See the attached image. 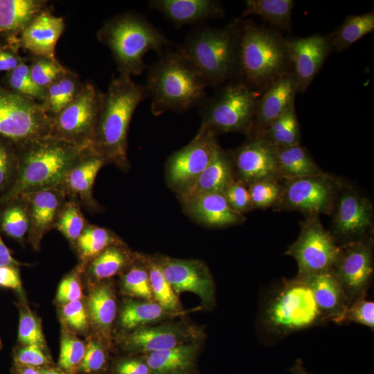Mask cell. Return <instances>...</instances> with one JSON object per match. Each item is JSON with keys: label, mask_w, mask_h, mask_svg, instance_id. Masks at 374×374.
Wrapping results in <instances>:
<instances>
[{"label": "cell", "mask_w": 374, "mask_h": 374, "mask_svg": "<svg viewBox=\"0 0 374 374\" xmlns=\"http://www.w3.org/2000/svg\"><path fill=\"white\" fill-rule=\"evenodd\" d=\"M148 97L144 85L134 82L131 76L120 73L112 79L90 145L107 163L127 168L130 124L135 109Z\"/></svg>", "instance_id": "obj_1"}, {"label": "cell", "mask_w": 374, "mask_h": 374, "mask_svg": "<svg viewBox=\"0 0 374 374\" xmlns=\"http://www.w3.org/2000/svg\"><path fill=\"white\" fill-rule=\"evenodd\" d=\"M143 85L152 99L151 112L154 116L199 107L208 98V84L179 48L160 55L148 68Z\"/></svg>", "instance_id": "obj_2"}, {"label": "cell", "mask_w": 374, "mask_h": 374, "mask_svg": "<svg viewBox=\"0 0 374 374\" xmlns=\"http://www.w3.org/2000/svg\"><path fill=\"white\" fill-rule=\"evenodd\" d=\"M19 166L13 186L0 204L27 193L58 188L66 172L90 146L79 145L51 135L17 144Z\"/></svg>", "instance_id": "obj_3"}, {"label": "cell", "mask_w": 374, "mask_h": 374, "mask_svg": "<svg viewBox=\"0 0 374 374\" xmlns=\"http://www.w3.org/2000/svg\"><path fill=\"white\" fill-rule=\"evenodd\" d=\"M292 73L287 39L272 28L241 19L238 44V79L262 91Z\"/></svg>", "instance_id": "obj_4"}, {"label": "cell", "mask_w": 374, "mask_h": 374, "mask_svg": "<svg viewBox=\"0 0 374 374\" xmlns=\"http://www.w3.org/2000/svg\"><path fill=\"white\" fill-rule=\"evenodd\" d=\"M240 22L238 19L222 28L197 27L179 47L208 87H220L237 78Z\"/></svg>", "instance_id": "obj_5"}, {"label": "cell", "mask_w": 374, "mask_h": 374, "mask_svg": "<svg viewBox=\"0 0 374 374\" xmlns=\"http://www.w3.org/2000/svg\"><path fill=\"white\" fill-rule=\"evenodd\" d=\"M98 39L111 51L120 73L139 75L146 68L145 55L163 53L170 44L166 37L145 17L134 12L114 16L97 33Z\"/></svg>", "instance_id": "obj_6"}, {"label": "cell", "mask_w": 374, "mask_h": 374, "mask_svg": "<svg viewBox=\"0 0 374 374\" xmlns=\"http://www.w3.org/2000/svg\"><path fill=\"white\" fill-rule=\"evenodd\" d=\"M261 93L238 79L229 80L199 107L200 128L215 134L240 132L249 135Z\"/></svg>", "instance_id": "obj_7"}, {"label": "cell", "mask_w": 374, "mask_h": 374, "mask_svg": "<svg viewBox=\"0 0 374 374\" xmlns=\"http://www.w3.org/2000/svg\"><path fill=\"white\" fill-rule=\"evenodd\" d=\"M267 326L274 332L288 334L315 326L323 319L311 289L301 277L285 281L268 305Z\"/></svg>", "instance_id": "obj_8"}, {"label": "cell", "mask_w": 374, "mask_h": 374, "mask_svg": "<svg viewBox=\"0 0 374 374\" xmlns=\"http://www.w3.org/2000/svg\"><path fill=\"white\" fill-rule=\"evenodd\" d=\"M52 118L42 104L0 84V136L15 143L50 135Z\"/></svg>", "instance_id": "obj_9"}, {"label": "cell", "mask_w": 374, "mask_h": 374, "mask_svg": "<svg viewBox=\"0 0 374 374\" xmlns=\"http://www.w3.org/2000/svg\"><path fill=\"white\" fill-rule=\"evenodd\" d=\"M104 93L93 83L83 82L76 97L52 118L51 136L90 146Z\"/></svg>", "instance_id": "obj_10"}, {"label": "cell", "mask_w": 374, "mask_h": 374, "mask_svg": "<svg viewBox=\"0 0 374 374\" xmlns=\"http://www.w3.org/2000/svg\"><path fill=\"white\" fill-rule=\"evenodd\" d=\"M339 251L340 246L325 229L318 215H308L301 223L298 238L285 254L296 260L298 275L306 276L333 268Z\"/></svg>", "instance_id": "obj_11"}, {"label": "cell", "mask_w": 374, "mask_h": 374, "mask_svg": "<svg viewBox=\"0 0 374 374\" xmlns=\"http://www.w3.org/2000/svg\"><path fill=\"white\" fill-rule=\"evenodd\" d=\"M275 208L294 210L308 215L330 214L341 184L328 174L285 179Z\"/></svg>", "instance_id": "obj_12"}, {"label": "cell", "mask_w": 374, "mask_h": 374, "mask_svg": "<svg viewBox=\"0 0 374 374\" xmlns=\"http://www.w3.org/2000/svg\"><path fill=\"white\" fill-rule=\"evenodd\" d=\"M202 328L184 321H165L139 328L122 338L127 350L139 355L172 348L203 340Z\"/></svg>", "instance_id": "obj_13"}, {"label": "cell", "mask_w": 374, "mask_h": 374, "mask_svg": "<svg viewBox=\"0 0 374 374\" xmlns=\"http://www.w3.org/2000/svg\"><path fill=\"white\" fill-rule=\"evenodd\" d=\"M333 269L350 303L366 295L373 272L371 240L363 238L340 246Z\"/></svg>", "instance_id": "obj_14"}, {"label": "cell", "mask_w": 374, "mask_h": 374, "mask_svg": "<svg viewBox=\"0 0 374 374\" xmlns=\"http://www.w3.org/2000/svg\"><path fill=\"white\" fill-rule=\"evenodd\" d=\"M163 272L175 293L185 292L199 297L202 308H213L215 300V284L209 269L200 260L157 257Z\"/></svg>", "instance_id": "obj_15"}, {"label": "cell", "mask_w": 374, "mask_h": 374, "mask_svg": "<svg viewBox=\"0 0 374 374\" xmlns=\"http://www.w3.org/2000/svg\"><path fill=\"white\" fill-rule=\"evenodd\" d=\"M248 136L245 143L229 153L236 179L247 186L265 179L283 181L277 162L276 148L260 135Z\"/></svg>", "instance_id": "obj_16"}, {"label": "cell", "mask_w": 374, "mask_h": 374, "mask_svg": "<svg viewBox=\"0 0 374 374\" xmlns=\"http://www.w3.org/2000/svg\"><path fill=\"white\" fill-rule=\"evenodd\" d=\"M213 132L199 128L194 139L173 153L168 165L170 184L179 190L191 183L211 161L217 142Z\"/></svg>", "instance_id": "obj_17"}, {"label": "cell", "mask_w": 374, "mask_h": 374, "mask_svg": "<svg viewBox=\"0 0 374 374\" xmlns=\"http://www.w3.org/2000/svg\"><path fill=\"white\" fill-rule=\"evenodd\" d=\"M297 93L304 92L332 51L328 35L287 39Z\"/></svg>", "instance_id": "obj_18"}, {"label": "cell", "mask_w": 374, "mask_h": 374, "mask_svg": "<svg viewBox=\"0 0 374 374\" xmlns=\"http://www.w3.org/2000/svg\"><path fill=\"white\" fill-rule=\"evenodd\" d=\"M337 203L332 224L333 233L349 242L363 239L373 226V210L370 200L347 188L341 192Z\"/></svg>", "instance_id": "obj_19"}, {"label": "cell", "mask_w": 374, "mask_h": 374, "mask_svg": "<svg viewBox=\"0 0 374 374\" xmlns=\"http://www.w3.org/2000/svg\"><path fill=\"white\" fill-rule=\"evenodd\" d=\"M22 196L26 203L29 217L28 240L37 249L43 236L55 228L59 213L67 199L60 188H49Z\"/></svg>", "instance_id": "obj_20"}, {"label": "cell", "mask_w": 374, "mask_h": 374, "mask_svg": "<svg viewBox=\"0 0 374 374\" xmlns=\"http://www.w3.org/2000/svg\"><path fill=\"white\" fill-rule=\"evenodd\" d=\"M105 164L103 158L88 148L68 170L58 188L87 209L96 210L98 204L93 196V186L99 170Z\"/></svg>", "instance_id": "obj_21"}, {"label": "cell", "mask_w": 374, "mask_h": 374, "mask_svg": "<svg viewBox=\"0 0 374 374\" xmlns=\"http://www.w3.org/2000/svg\"><path fill=\"white\" fill-rule=\"evenodd\" d=\"M297 276L311 289L323 321L337 324L345 321L350 303L333 268L317 274Z\"/></svg>", "instance_id": "obj_22"}, {"label": "cell", "mask_w": 374, "mask_h": 374, "mask_svg": "<svg viewBox=\"0 0 374 374\" xmlns=\"http://www.w3.org/2000/svg\"><path fill=\"white\" fill-rule=\"evenodd\" d=\"M65 28L62 17L55 16L46 8L24 29L18 38L19 48L33 56L56 60V44Z\"/></svg>", "instance_id": "obj_23"}, {"label": "cell", "mask_w": 374, "mask_h": 374, "mask_svg": "<svg viewBox=\"0 0 374 374\" xmlns=\"http://www.w3.org/2000/svg\"><path fill=\"white\" fill-rule=\"evenodd\" d=\"M297 93L292 73L273 82L261 93L258 99L249 135L262 132L271 123L294 105Z\"/></svg>", "instance_id": "obj_24"}, {"label": "cell", "mask_w": 374, "mask_h": 374, "mask_svg": "<svg viewBox=\"0 0 374 374\" xmlns=\"http://www.w3.org/2000/svg\"><path fill=\"white\" fill-rule=\"evenodd\" d=\"M235 178L229 153L215 145L212 159L206 168L191 183L178 190L183 204L199 195L221 193Z\"/></svg>", "instance_id": "obj_25"}, {"label": "cell", "mask_w": 374, "mask_h": 374, "mask_svg": "<svg viewBox=\"0 0 374 374\" xmlns=\"http://www.w3.org/2000/svg\"><path fill=\"white\" fill-rule=\"evenodd\" d=\"M46 8L45 0H0V42L19 51L20 34Z\"/></svg>", "instance_id": "obj_26"}, {"label": "cell", "mask_w": 374, "mask_h": 374, "mask_svg": "<svg viewBox=\"0 0 374 374\" xmlns=\"http://www.w3.org/2000/svg\"><path fill=\"white\" fill-rule=\"evenodd\" d=\"M149 6L177 26L221 18L225 15L221 3L215 0H152Z\"/></svg>", "instance_id": "obj_27"}, {"label": "cell", "mask_w": 374, "mask_h": 374, "mask_svg": "<svg viewBox=\"0 0 374 374\" xmlns=\"http://www.w3.org/2000/svg\"><path fill=\"white\" fill-rule=\"evenodd\" d=\"M203 340L141 355L150 374H181L196 369Z\"/></svg>", "instance_id": "obj_28"}, {"label": "cell", "mask_w": 374, "mask_h": 374, "mask_svg": "<svg viewBox=\"0 0 374 374\" xmlns=\"http://www.w3.org/2000/svg\"><path fill=\"white\" fill-rule=\"evenodd\" d=\"M203 309L202 307L180 312L172 311L154 300L130 299L123 305L119 315L121 326L134 330L144 326L167 321Z\"/></svg>", "instance_id": "obj_29"}, {"label": "cell", "mask_w": 374, "mask_h": 374, "mask_svg": "<svg viewBox=\"0 0 374 374\" xmlns=\"http://www.w3.org/2000/svg\"><path fill=\"white\" fill-rule=\"evenodd\" d=\"M189 214L200 222L212 226H223L242 222L244 217L231 208L223 193L199 195L185 202Z\"/></svg>", "instance_id": "obj_30"}, {"label": "cell", "mask_w": 374, "mask_h": 374, "mask_svg": "<svg viewBox=\"0 0 374 374\" xmlns=\"http://www.w3.org/2000/svg\"><path fill=\"white\" fill-rule=\"evenodd\" d=\"M89 317L102 336L109 340L117 312L116 296L112 285L103 283L95 287L88 298Z\"/></svg>", "instance_id": "obj_31"}, {"label": "cell", "mask_w": 374, "mask_h": 374, "mask_svg": "<svg viewBox=\"0 0 374 374\" xmlns=\"http://www.w3.org/2000/svg\"><path fill=\"white\" fill-rule=\"evenodd\" d=\"M276 155L282 180L326 175L300 144L276 148Z\"/></svg>", "instance_id": "obj_32"}, {"label": "cell", "mask_w": 374, "mask_h": 374, "mask_svg": "<svg viewBox=\"0 0 374 374\" xmlns=\"http://www.w3.org/2000/svg\"><path fill=\"white\" fill-rule=\"evenodd\" d=\"M136 257L123 242L108 247L89 261V275L98 281L109 279L125 269Z\"/></svg>", "instance_id": "obj_33"}, {"label": "cell", "mask_w": 374, "mask_h": 374, "mask_svg": "<svg viewBox=\"0 0 374 374\" xmlns=\"http://www.w3.org/2000/svg\"><path fill=\"white\" fill-rule=\"evenodd\" d=\"M82 84L75 72L66 69L44 89V100L41 103L44 111L51 118L54 117L76 97Z\"/></svg>", "instance_id": "obj_34"}, {"label": "cell", "mask_w": 374, "mask_h": 374, "mask_svg": "<svg viewBox=\"0 0 374 374\" xmlns=\"http://www.w3.org/2000/svg\"><path fill=\"white\" fill-rule=\"evenodd\" d=\"M293 0H247L240 19L254 15L259 16L276 30H290Z\"/></svg>", "instance_id": "obj_35"}, {"label": "cell", "mask_w": 374, "mask_h": 374, "mask_svg": "<svg viewBox=\"0 0 374 374\" xmlns=\"http://www.w3.org/2000/svg\"><path fill=\"white\" fill-rule=\"evenodd\" d=\"M373 30L374 11L372 10L364 14L348 15L328 37L332 49L341 53Z\"/></svg>", "instance_id": "obj_36"}, {"label": "cell", "mask_w": 374, "mask_h": 374, "mask_svg": "<svg viewBox=\"0 0 374 374\" xmlns=\"http://www.w3.org/2000/svg\"><path fill=\"white\" fill-rule=\"evenodd\" d=\"M29 217L26 203L18 196L0 204V232L22 244L28 236Z\"/></svg>", "instance_id": "obj_37"}, {"label": "cell", "mask_w": 374, "mask_h": 374, "mask_svg": "<svg viewBox=\"0 0 374 374\" xmlns=\"http://www.w3.org/2000/svg\"><path fill=\"white\" fill-rule=\"evenodd\" d=\"M256 135L262 136L276 148L300 144V126L295 105L291 107L262 132Z\"/></svg>", "instance_id": "obj_38"}, {"label": "cell", "mask_w": 374, "mask_h": 374, "mask_svg": "<svg viewBox=\"0 0 374 374\" xmlns=\"http://www.w3.org/2000/svg\"><path fill=\"white\" fill-rule=\"evenodd\" d=\"M123 242L112 231L87 223L75 244L80 259L88 262L108 247Z\"/></svg>", "instance_id": "obj_39"}, {"label": "cell", "mask_w": 374, "mask_h": 374, "mask_svg": "<svg viewBox=\"0 0 374 374\" xmlns=\"http://www.w3.org/2000/svg\"><path fill=\"white\" fill-rule=\"evenodd\" d=\"M143 257L148 270L153 300L170 310H184L179 296L167 280L157 257Z\"/></svg>", "instance_id": "obj_40"}, {"label": "cell", "mask_w": 374, "mask_h": 374, "mask_svg": "<svg viewBox=\"0 0 374 374\" xmlns=\"http://www.w3.org/2000/svg\"><path fill=\"white\" fill-rule=\"evenodd\" d=\"M121 288L130 297L153 300L148 270L143 256L136 255L133 262L125 269L121 277Z\"/></svg>", "instance_id": "obj_41"}, {"label": "cell", "mask_w": 374, "mask_h": 374, "mask_svg": "<svg viewBox=\"0 0 374 374\" xmlns=\"http://www.w3.org/2000/svg\"><path fill=\"white\" fill-rule=\"evenodd\" d=\"M80 203L67 197L57 217L55 228L74 247L87 224Z\"/></svg>", "instance_id": "obj_42"}, {"label": "cell", "mask_w": 374, "mask_h": 374, "mask_svg": "<svg viewBox=\"0 0 374 374\" xmlns=\"http://www.w3.org/2000/svg\"><path fill=\"white\" fill-rule=\"evenodd\" d=\"M19 166V153L17 143L0 136V197L15 184Z\"/></svg>", "instance_id": "obj_43"}, {"label": "cell", "mask_w": 374, "mask_h": 374, "mask_svg": "<svg viewBox=\"0 0 374 374\" xmlns=\"http://www.w3.org/2000/svg\"><path fill=\"white\" fill-rule=\"evenodd\" d=\"M4 87L27 98L42 103L44 97V90L38 87L33 80L29 64L24 60L17 68L6 73L4 77Z\"/></svg>", "instance_id": "obj_44"}, {"label": "cell", "mask_w": 374, "mask_h": 374, "mask_svg": "<svg viewBox=\"0 0 374 374\" xmlns=\"http://www.w3.org/2000/svg\"><path fill=\"white\" fill-rule=\"evenodd\" d=\"M280 181L275 179H265L249 184L247 186L252 208H266L275 206L283 191V184Z\"/></svg>", "instance_id": "obj_45"}, {"label": "cell", "mask_w": 374, "mask_h": 374, "mask_svg": "<svg viewBox=\"0 0 374 374\" xmlns=\"http://www.w3.org/2000/svg\"><path fill=\"white\" fill-rule=\"evenodd\" d=\"M67 68L57 60L33 56L29 64L30 74L34 82L44 90L66 71Z\"/></svg>", "instance_id": "obj_46"}, {"label": "cell", "mask_w": 374, "mask_h": 374, "mask_svg": "<svg viewBox=\"0 0 374 374\" xmlns=\"http://www.w3.org/2000/svg\"><path fill=\"white\" fill-rule=\"evenodd\" d=\"M85 348L82 341L71 336H65L61 342L60 366L68 372L77 371L83 359Z\"/></svg>", "instance_id": "obj_47"}, {"label": "cell", "mask_w": 374, "mask_h": 374, "mask_svg": "<svg viewBox=\"0 0 374 374\" xmlns=\"http://www.w3.org/2000/svg\"><path fill=\"white\" fill-rule=\"evenodd\" d=\"M107 353L104 346L98 341L91 340L86 346L83 359L77 371L95 373L103 371L107 364Z\"/></svg>", "instance_id": "obj_48"}, {"label": "cell", "mask_w": 374, "mask_h": 374, "mask_svg": "<svg viewBox=\"0 0 374 374\" xmlns=\"http://www.w3.org/2000/svg\"><path fill=\"white\" fill-rule=\"evenodd\" d=\"M223 195L231 208L240 214L252 208L247 185L235 177L226 186Z\"/></svg>", "instance_id": "obj_49"}, {"label": "cell", "mask_w": 374, "mask_h": 374, "mask_svg": "<svg viewBox=\"0 0 374 374\" xmlns=\"http://www.w3.org/2000/svg\"><path fill=\"white\" fill-rule=\"evenodd\" d=\"M19 341L25 346L36 344L42 347L43 335L40 325L35 316L29 311L21 313L19 332Z\"/></svg>", "instance_id": "obj_50"}, {"label": "cell", "mask_w": 374, "mask_h": 374, "mask_svg": "<svg viewBox=\"0 0 374 374\" xmlns=\"http://www.w3.org/2000/svg\"><path fill=\"white\" fill-rule=\"evenodd\" d=\"M366 295L351 303L347 310L345 321L355 322L374 328V303L367 301Z\"/></svg>", "instance_id": "obj_51"}, {"label": "cell", "mask_w": 374, "mask_h": 374, "mask_svg": "<svg viewBox=\"0 0 374 374\" xmlns=\"http://www.w3.org/2000/svg\"><path fill=\"white\" fill-rule=\"evenodd\" d=\"M77 269L74 272L66 276L60 283L57 299L60 302L67 303L80 300L82 296L81 285L78 278V271L82 268Z\"/></svg>", "instance_id": "obj_52"}, {"label": "cell", "mask_w": 374, "mask_h": 374, "mask_svg": "<svg viewBox=\"0 0 374 374\" xmlns=\"http://www.w3.org/2000/svg\"><path fill=\"white\" fill-rule=\"evenodd\" d=\"M41 348V346L36 344L25 346L16 353L15 362L18 366L33 367L48 364V359Z\"/></svg>", "instance_id": "obj_53"}, {"label": "cell", "mask_w": 374, "mask_h": 374, "mask_svg": "<svg viewBox=\"0 0 374 374\" xmlns=\"http://www.w3.org/2000/svg\"><path fill=\"white\" fill-rule=\"evenodd\" d=\"M66 323L76 330H83L87 325V315L83 303L76 300L65 303L62 308Z\"/></svg>", "instance_id": "obj_54"}, {"label": "cell", "mask_w": 374, "mask_h": 374, "mask_svg": "<svg viewBox=\"0 0 374 374\" xmlns=\"http://www.w3.org/2000/svg\"><path fill=\"white\" fill-rule=\"evenodd\" d=\"M115 374H150V371L143 357H138L122 359L114 366Z\"/></svg>", "instance_id": "obj_55"}, {"label": "cell", "mask_w": 374, "mask_h": 374, "mask_svg": "<svg viewBox=\"0 0 374 374\" xmlns=\"http://www.w3.org/2000/svg\"><path fill=\"white\" fill-rule=\"evenodd\" d=\"M25 60L18 51L6 45H0V72H10L17 68Z\"/></svg>", "instance_id": "obj_56"}, {"label": "cell", "mask_w": 374, "mask_h": 374, "mask_svg": "<svg viewBox=\"0 0 374 374\" xmlns=\"http://www.w3.org/2000/svg\"><path fill=\"white\" fill-rule=\"evenodd\" d=\"M0 286L13 290H20L21 280L17 267H0Z\"/></svg>", "instance_id": "obj_57"}, {"label": "cell", "mask_w": 374, "mask_h": 374, "mask_svg": "<svg viewBox=\"0 0 374 374\" xmlns=\"http://www.w3.org/2000/svg\"><path fill=\"white\" fill-rule=\"evenodd\" d=\"M20 262L15 260L11 255L9 249L3 242L0 235V267L15 266L17 267Z\"/></svg>", "instance_id": "obj_58"}, {"label": "cell", "mask_w": 374, "mask_h": 374, "mask_svg": "<svg viewBox=\"0 0 374 374\" xmlns=\"http://www.w3.org/2000/svg\"><path fill=\"white\" fill-rule=\"evenodd\" d=\"M289 371L292 374H313L307 371L300 359H297L295 361L294 364L290 368Z\"/></svg>", "instance_id": "obj_59"}, {"label": "cell", "mask_w": 374, "mask_h": 374, "mask_svg": "<svg viewBox=\"0 0 374 374\" xmlns=\"http://www.w3.org/2000/svg\"><path fill=\"white\" fill-rule=\"evenodd\" d=\"M18 374H41L39 369L33 366H19Z\"/></svg>", "instance_id": "obj_60"}, {"label": "cell", "mask_w": 374, "mask_h": 374, "mask_svg": "<svg viewBox=\"0 0 374 374\" xmlns=\"http://www.w3.org/2000/svg\"><path fill=\"white\" fill-rule=\"evenodd\" d=\"M41 374H64L62 372L54 368H41L39 369Z\"/></svg>", "instance_id": "obj_61"}, {"label": "cell", "mask_w": 374, "mask_h": 374, "mask_svg": "<svg viewBox=\"0 0 374 374\" xmlns=\"http://www.w3.org/2000/svg\"><path fill=\"white\" fill-rule=\"evenodd\" d=\"M181 374H200V373L198 372L197 369H195V370L188 371V372L181 373Z\"/></svg>", "instance_id": "obj_62"}, {"label": "cell", "mask_w": 374, "mask_h": 374, "mask_svg": "<svg viewBox=\"0 0 374 374\" xmlns=\"http://www.w3.org/2000/svg\"><path fill=\"white\" fill-rule=\"evenodd\" d=\"M0 45H4V44H3L2 43L0 42Z\"/></svg>", "instance_id": "obj_63"}]
</instances>
